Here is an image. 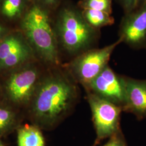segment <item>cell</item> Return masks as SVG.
I'll return each instance as SVG.
<instances>
[{
	"mask_svg": "<svg viewBox=\"0 0 146 146\" xmlns=\"http://www.w3.org/2000/svg\"><path fill=\"white\" fill-rule=\"evenodd\" d=\"M77 84L68 72L55 69L42 75L30 102L35 125L50 129L67 117L78 102Z\"/></svg>",
	"mask_w": 146,
	"mask_h": 146,
	"instance_id": "6da1fadb",
	"label": "cell"
},
{
	"mask_svg": "<svg viewBox=\"0 0 146 146\" xmlns=\"http://www.w3.org/2000/svg\"><path fill=\"white\" fill-rule=\"evenodd\" d=\"M21 27L22 34L42 61L58 66L59 43L47 11L41 5H33L22 17Z\"/></svg>",
	"mask_w": 146,
	"mask_h": 146,
	"instance_id": "7a4b0ae2",
	"label": "cell"
},
{
	"mask_svg": "<svg viewBox=\"0 0 146 146\" xmlns=\"http://www.w3.org/2000/svg\"><path fill=\"white\" fill-rule=\"evenodd\" d=\"M55 33L58 43L68 54L76 56L91 49L97 34L96 29L85 21L81 11L72 7L60 11Z\"/></svg>",
	"mask_w": 146,
	"mask_h": 146,
	"instance_id": "3957f363",
	"label": "cell"
},
{
	"mask_svg": "<svg viewBox=\"0 0 146 146\" xmlns=\"http://www.w3.org/2000/svg\"><path fill=\"white\" fill-rule=\"evenodd\" d=\"M120 37L113 43L100 49H90L77 55L67 66L68 73L85 88L108 66L111 54L121 42Z\"/></svg>",
	"mask_w": 146,
	"mask_h": 146,
	"instance_id": "277c9868",
	"label": "cell"
},
{
	"mask_svg": "<svg viewBox=\"0 0 146 146\" xmlns=\"http://www.w3.org/2000/svg\"><path fill=\"white\" fill-rule=\"evenodd\" d=\"M41 76L40 70L33 63H27L12 69L5 84L7 98L16 105L30 103Z\"/></svg>",
	"mask_w": 146,
	"mask_h": 146,
	"instance_id": "5b68a950",
	"label": "cell"
},
{
	"mask_svg": "<svg viewBox=\"0 0 146 146\" xmlns=\"http://www.w3.org/2000/svg\"><path fill=\"white\" fill-rule=\"evenodd\" d=\"M86 93L97 141L110 138L121 131L120 119L121 113L123 111L122 108L92 93Z\"/></svg>",
	"mask_w": 146,
	"mask_h": 146,
	"instance_id": "8992f818",
	"label": "cell"
},
{
	"mask_svg": "<svg viewBox=\"0 0 146 146\" xmlns=\"http://www.w3.org/2000/svg\"><path fill=\"white\" fill-rule=\"evenodd\" d=\"M34 54L22 33L5 35L0 41V72L12 70L29 62Z\"/></svg>",
	"mask_w": 146,
	"mask_h": 146,
	"instance_id": "52a82bcc",
	"label": "cell"
},
{
	"mask_svg": "<svg viewBox=\"0 0 146 146\" xmlns=\"http://www.w3.org/2000/svg\"><path fill=\"white\" fill-rule=\"evenodd\" d=\"M84 89L86 92L95 94L123 110L125 102L124 76L116 74L108 65Z\"/></svg>",
	"mask_w": 146,
	"mask_h": 146,
	"instance_id": "ba28073f",
	"label": "cell"
},
{
	"mask_svg": "<svg viewBox=\"0 0 146 146\" xmlns=\"http://www.w3.org/2000/svg\"><path fill=\"white\" fill-rule=\"evenodd\" d=\"M120 36L131 46L146 44V2L127 16L123 22Z\"/></svg>",
	"mask_w": 146,
	"mask_h": 146,
	"instance_id": "9c48e42d",
	"label": "cell"
},
{
	"mask_svg": "<svg viewBox=\"0 0 146 146\" xmlns=\"http://www.w3.org/2000/svg\"><path fill=\"white\" fill-rule=\"evenodd\" d=\"M125 102L123 111L131 113L139 119L146 118V80L124 76Z\"/></svg>",
	"mask_w": 146,
	"mask_h": 146,
	"instance_id": "30bf717a",
	"label": "cell"
},
{
	"mask_svg": "<svg viewBox=\"0 0 146 146\" xmlns=\"http://www.w3.org/2000/svg\"><path fill=\"white\" fill-rule=\"evenodd\" d=\"M18 146H45L44 138L40 128L26 125L17 130Z\"/></svg>",
	"mask_w": 146,
	"mask_h": 146,
	"instance_id": "8fae6325",
	"label": "cell"
},
{
	"mask_svg": "<svg viewBox=\"0 0 146 146\" xmlns=\"http://www.w3.org/2000/svg\"><path fill=\"white\" fill-rule=\"evenodd\" d=\"M81 14L89 25L96 29L114 23V18L107 12L92 9H82Z\"/></svg>",
	"mask_w": 146,
	"mask_h": 146,
	"instance_id": "7c38bea8",
	"label": "cell"
},
{
	"mask_svg": "<svg viewBox=\"0 0 146 146\" xmlns=\"http://www.w3.org/2000/svg\"><path fill=\"white\" fill-rule=\"evenodd\" d=\"M26 0H1L0 13L8 20L19 18L23 13Z\"/></svg>",
	"mask_w": 146,
	"mask_h": 146,
	"instance_id": "4fadbf2b",
	"label": "cell"
},
{
	"mask_svg": "<svg viewBox=\"0 0 146 146\" xmlns=\"http://www.w3.org/2000/svg\"><path fill=\"white\" fill-rule=\"evenodd\" d=\"M17 121L15 112L11 107L0 104V137L13 131Z\"/></svg>",
	"mask_w": 146,
	"mask_h": 146,
	"instance_id": "5bb4252c",
	"label": "cell"
},
{
	"mask_svg": "<svg viewBox=\"0 0 146 146\" xmlns=\"http://www.w3.org/2000/svg\"><path fill=\"white\" fill-rule=\"evenodd\" d=\"M78 6L82 9L103 11L111 13V0H81Z\"/></svg>",
	"mask_w": 146,
	"mask_h": 146,
	"instance_id": "9a60e30c",
	"label": "cell"
},
{
	"mask_svg": "<svg viewBox=\"0 0 146 146\" xmlns=\"http://www.w3.org/2000/svg\"><path fill=\"white\" fill-rule=\"evenodd\" d=\"M110 140L103 146H127L121 131L110 137Z\"/></svg>",
	"mask_w": 146,
	"mask_h": 146,
	"instance_id": "2e32d148",
	"label": "cell"
},
{
	"mask_svg": "<svg viewBox=\"0 0 146 146\" xmlns=\"http://www.w3.org/2000/svg\"><path fill=\"white\" fill-rule=\"evenodd\" d=\"M127 14H129L137 8V0H120Z\"/></svg>",
	"mask_w": 146,
	"mask_h": 146,
	"instance_id": "e0dca14e",
	"label": "cell"
},
{
	"mask_svg": "<svg viewBox=\"0 0 146 146\" xmlns=\"http://www.w3.org/2000/svg\"><path fill=\"white\" fill-rule=\"evenodd\" d=\"M41 3L43 5L48 6V7H52L56 5L60 1V0H39Z\"/></svg>",
	"mask_w": 146,
	"mask_h": 146,
	"instance_id": "ac0fdd59",
	"label": "cell"
},
{
	"mask_svg": "<svg viewBox=\"0 0 146 146\" xmlns=\"http://www.w3.org/2000/svg\"><path fill=\"white\" fill-rule=\"evenodd\" d=\"M5 32H6V30L5 28L2 25H0V41L5 36Z\"/></svg>",
	"mask_w": 146,
	"mask_h": 146,
	"instance_id": "d6986e66",
	"label": "cell"
},
{
	"mask_svg": "<svg viewBox=\"0 0 146 146\" xmlns=\"http://www.w3.org/2000/svg\"><path fill=\"white\" fill-rule=\"evenodd\" d=\"M146 0H137V5H138V7H139L140 6L142 5L143 4H144L145 3H146Z\"/></svg>",
	"mask_w": 146,
	"mask_h": 146,
	"instance_id": "ffe728a7",
	"label": "cell"
},
{
	"mask_svg": "<svg viewBox=\"0 0 146 146\" xmlns=\"http://www.w3.org/2000/svg\"><path fill=\"white\" fill-rule=\"evenodd\" d=\"M0 146H4L3 144V143H2V142L1 141V140H0Z\"/></svg>",
	"mask_w": 146,
	"mask_h": 146,
	"instance_id": "44dd1931",
	"label": "cell"
}]
</instances>
